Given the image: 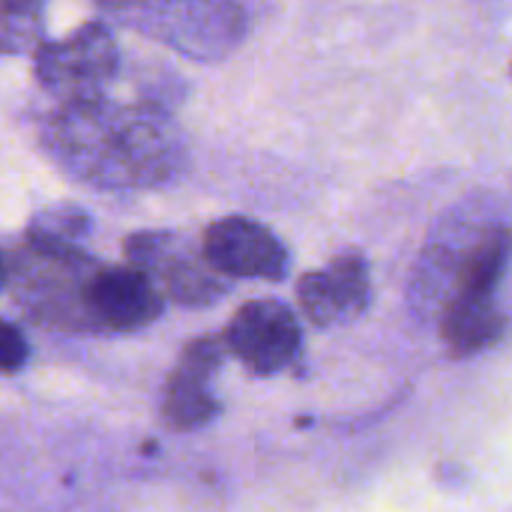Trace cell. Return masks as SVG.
<instances>
[{"label": "cell", "mask_w": 512, "mask_h": 512, "mask_svg": "<svg viewBox=\"0 0 512 512\" xmlns=\"http://www.w3.org/2000/svg\"><path fill=\"white\" fill-rule=\"evenodd\" d=\"M129 267L141 270L162 297L183 306H207L225 294V279L210 267L204 252H192L180 237L162 231H141L126 240Z\"/></svg>", "instance_id": "4"}, {"label": "cell", "mask_w": 512, "mask_h": 512, "mask_svg": "<svg viewBox=\"0 0 512 512\" xmlns=\"http://www.w3.org/2000/svg\"><path fill=\"white\" fill-rule=\"evenodd\" d=\"M120 24L153 36L186 57L219 60L246 33V15L234 0H96Z\"/></svg>", "instance_id": "2"}, {"label": "cell", "mask_w": 512, "mask_h": 512, "mask_svg": "<svg viewBox=\"0 0 512 512\" xmlns=\"http://www.w3.org/2000/svg\"><path fill=\"white\" fill-rule=\"evenodd\" d=\"M504 327L507 318L495 306V297L453 294L441 318V336L450 345L453 357H471L477 351H486L501 339Z\"/></svg>", "instance_id": "9"}, {"label": "cell", "mask_w": 512, "mask_h": 512, "mask_svg": "<svg viewBox=\"0 0 512 512\" xmlns=\"http://www.w3.org/2000/svg\"><path fill=\"white\" fill-rule=\"evenodd\" d=\"M45 141L54 159L99 186H156L183 162L177 132L162 111L102 99L66 102L51 114Z\"/></svg>", "instance_id": "1"}, {"label": "cell", "mask_w": 512, "mask_h": 512, "mask_svg": "<svg viewBox=\"0 0 512 512\" xmlns=\"http://www.w3.org/2000/svg\"><path fill=\"white\" fill-rule=\"evenodd\" d=\"M204 258L222 276L237 279H282L288 270V252L279 237L255 219L225 216L204 231Z\"/></svg>", "instance_id": "6"}, {"label": "cell", "mask_w": 512, "mask_h": 512, "mask_svg": "<svg viewBox=\"0 0 512 512\" xmlns=\"http://www.w3.org/2000/svg\"><path fill=\"white\" fill-rule=\"evenodd\" d=\"M297 300H300V309L303 315L318 324V327H330L336 321H342V312L336 306V297L330 291V282L324 276V270H309L300 276L297 282Z\"/></svg>", "instance_id": "14"}, {"label": "cell", "mask_w": 512, "mask_h": 512, "mask_svg": "<svg viewBox=\"0 0 512 512\" xmlns=\"http://www.w3.org/2000/svg\"><path fill=\"white\" fill-rule=\"evenodd\" d=\"M225 348L252 372L273 375L294 363L300 351V324L279 300H252L240 306L225 330Z\"/></svg>", "instance_id": "5"}, {"label": "cell", "mask_w": 512, "mask_h": 512, "mask_svg": "<svg viewBox=\"0 0 512 512\" xmlns=\"http://www.w3.org/2000/svg\"><path fill=\"white\" fill-rule=\"evenodd\" d=\"M90 228V219L84 210L60 204V207H48L42 210L30 228H27V243L30 246H42V249H75V240L84 237Z\"/></svg>", "instance_id": "12"}, {"label": "cell", "mask_w": 512, "mask_h": 512, "mask_svg": "<svg viewBox=\"0 0 512 512\" xmlns=\"http://www.w3.org/2000/svg\"><path fill=\"white\" fill-rule=\"evenodd\" d=\"M3 279H6V264H3V255H0V288H3Z\"/></svg>", "instance_id": "16"}, {"label": "cell", "mask_w": 512, "mask_h": 512, "mask_svg": "<svg viewBox=\"0 0 512 512\" xmlns=\"http://www.w3.org/2000/svg\"><path fill=\"white\" fill-rule=\"evenodd\" d=\"M120 66L117 42L99 21H87L69 36L42 42L33 57L36 81L63 102H93L114 81Z\"/></svg>", "instance_id": "3"}, {"label": "cell", "mask_w": 512, "mask_h": 512, "mask_svg": "<svg viewBox=\"0 0 512 512\" xmlns=\"http://www.w3.org/2000/svg\"><path fill=\"white\" fill-rule=\"evenodd\" d=\"M512 255V234L507 228H486L465 252L453 294L468 297H495Z\"/></svg>", "instance_id": "10"}, {"label": "cell", "mask_w": 512, "mask_h": 512, "mask_svg": "<svg viewBox=\"0 0 512 512\" xmlns=\"http://www.w3.org/2000/svg\"><path fill=\"white\" fill-rule=\"evenodd\" d=\"M27 363V342L18 327L0 321V372H15Z\"/></svg>", "instance_id": "15"}, {"label": "cell", "mask_w": 512, "mask_h": 512, "mask_svg": "<svg viewBox=\"0 0 512 512\" xmlns=\"http://www.w3.org/2000/svg\"><path fill=\"white\" fill-rule=\"evenodd\" d=\"M324 276L330 282L342 318H357L369 306V267L357 252L336 255L324 267Z\"/></svg>", "instance_id": "11"}, {"label": "cell", "mask_w": 512, "mask_h": 512, "mask_svg": "<svg viewBox=\"0 0 512 512\" xmlns=\"http://www.w3.org/2000/svg\"><path fill=\"white\" fill-rule=\"evenodd\" d=\"M84 309L93 324L138 330L159 318L162 291L135 267H102L87 279Z\"/></svg>", "instance_id": "8"}, {"label": "cell", "mask_w": 512, "mask_h": 512, "mask_svg": "<svg viewBox=\"0 0 512 512\" xmlns=\"http://www.w3.org/2000/svg\"><path fill=\"white\" fill-rule=\"evenodd\" d=\"M225 357V339L201 336L189 342L180 354V363L174 366L168 387H165V402L162 414L165 423L174 432H192L201 429L216 417V399L210 396V378L216 375L219 363Z\"/></svg>", "instance_id": "7"}, {"label": "cell", "mask_w": 512, "mask_h": 512, "mask_svg": "<svg viewBox=\"0 0 512 512\" xmlns=\"http://www.w3.org/2000/svg\"><path fill=\"white\" fill-rule=\"evenodd\" d=\"M39 0H0V48L18 51L39 36Z\"/></svg>", "instance_id": "13"}]
</instances>
